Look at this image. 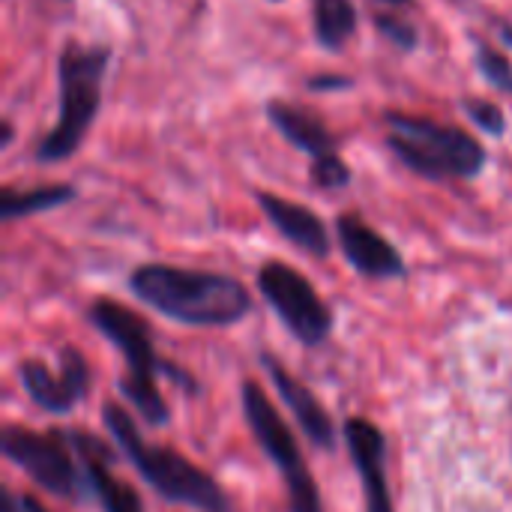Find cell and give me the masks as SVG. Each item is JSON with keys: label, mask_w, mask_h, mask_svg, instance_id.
Segmentation results:
<instances>
[{"label": "cell", "mask_w": 512, "mask_h": 512, "mask_svg": "<svg viewBox=\"0 0 512 512\" xmlns=\"http://www.w3.org/2000/svg\"><path fill=\"white\" fill-rule=\"evenodd\" d=\"M240 408H243V417H246L252 438L258 441L261 453L276 465V471L285 483L288 510L327 512L318 480L306 465V456L300 450L297 435L288 429V423L282 420V414L276 411V405L270 402V396L264 393V387L258 381L246 378L240 384Z\"/></svg>", "instance_id": "cell-6"}, {"label": "cell", "mask_w": 512, "mask_h": 512, "mask_svg": "<svg viewBox=\"0 0 512 512\" xmlns=\"http://www.w3.org/2000/svg\"><path fill=\"white\" fill-rule=\"evenodd\" d=\"M267 117L270 123L285 135V141H291L297 150L309 153L312 159H321V156H333L339 141L336 135L309 111L297 108V105H288V102H267Z\"/></svg>", "instance_id": "cell-15"}, {"label": "cell", "mask_w": 512, "mask_h": 512, "mask_svg": "<svg viewBox=\"0 0 512 512\" xmlns=\"http://www.w3.org/2000/svg\"><path fill=\"white\" fill-rule=\"evenodd\" d=\"M102 423L120 450V456L135 468V474L168 504L192 507L198 512H234L231 495L219 486L213 474L198 468L192 459L171 447L150 444L135 417L114 399L102 402Z\"/></svg>", "instance_id": "cell-3"}, {"label": "cell", "mask_w": 512, "mask_h": 512, "mask_svg": "<svg viewBox=\"0 0 512 512\" xmlns=\"http://www.w3.org/2000/svg\"><path fill=\"white\" fill-rule=\"evenodd\" d=\"M81 468L87 474L90 483V498L102 507V512H144L141 495L114 474V453L108 450L105 441H99L96 435L84 432V429H66Z\"/></svg>", "instance_id": "cell-13"}, {"label": "cell", "mask_w": 512, "mask_h": 512, "mask_svg": "<svg viewBox=\"0 0 512 512\" xmlns=\"http://www.w3.org/2000/svg\"><path fill=\"white\" fill-rule=\"evenodd\" d=\"M375 27L387 36V39H393L399 48H414L417 45V30L408 24V21H399V18H393V15H375Z\"/></svg>", "instance_id": "cell-21"}, {"label": "cell", "mask_w": 512, "mask_h": 512, "mask_svg": "<svg viewBox=\"0 0 512 512\" xmlns=\"http://www.w3.org/2000/svg\"><path fill=\"white\" fill-rule=\"evenodd\" d=\"M108 60H111V51L102 45L81 48L69 42L63 48L60 66H57L60 69V120L42 138L36 150L39 162L48 165V162L69 159L81 147L102 102V78H105Z\"/></svg>", "instance_id": "cell-5"}, {"label": "cell", "mask_w": 512, "mask_h": 512, "mask_svg": "<svg viewBox=\"0 0 512 512\" xmlns=\"http://www.w3.org/2000/svg\"><path fill=\"white\" fill-rule=\"evenodd\" d=\"M255 285L282 327L303 348H321L330 342L336 330V315L297 267L285 261H264L255 273Z\"/></svg>", "instance_id": "cell-8"}, {"label": "cell", "mask_w": 512, "mask_h": 512, "mask_svg": "<svg viewBox=\"0 0 512 512\" xmlns=\"http://www.w3.org/2000/svg\"><path fill=\"white\" fill-rule=\"evenodd\" d=\"M342 444L354 462L363 486L366 512H396L390 474H387V435L366 417H348L342 423Z\"/></svg>", "instance_id": "cell-10"}, {"label": "cell", "mask_w": 512, "mask_h": 512, "mask_svg": "<svg viewBox=\"0 0 512 512\" xmlns=\"http://www.w3.org/2000/svg\"><path fill=\"white\" fill-rule=\"evenodd\" d=\"M87 321L126 360V375L117 381V393L135 408V414L144 420V426H153V429L168 426L171 408L159 390V378H171L183 390H198V381L189 372H183L180 366L159 357L153 327L135 309L123 306L111 297H96L87 306Z\"/></svg>", "instance_id": "cell-2"}, {"label": "cell", "mask_w": 512, "mask_h": 512, "mask_svg": "<svg viewBox=\"0 0 512 512\" xmlns=\"http://www.w3.org/2000/svg\"><path fill=\"white\" fill-rule=\"evenodd\" d=\"M309 177L318 189H345L351 183V168L345 165V159L339 153H333V156L312 159Z\"/></svg>", "instance_id": "cell-19"}, {"label": "cell", "mask_w": 512, "mask_h": 512, "mask_svg": "<svg viewBox=\"0 0 512 512\" xmlns=\"http://www.w3.org/2000/svg\"><path fill=\"white\" fill-rule=\"evenodd\" d=\"M336 240L345 255V261L366 279H405L408 264L402 252L378 234L363 216L342 213L336 219Z\"/></svg>", "instance_id": "cell-12"}, {"label": "cell", "mask_w": 512, "mask_h": 512, "mask_svg": "<svg viewBox=\"0 0 512 512\" xmlns=\"http://www.w3.org/2000/svg\"><path fill=\"white\" fill-rule=\"evenodd\" d=\"M9 141H12V126H9V123H3V141H0V144H3V147H9Z\"/></svg>", "instance_id": "cell-25"}, {"label": "cell", "mask_w": 512, "mask_h": 512, "mask_svg": "<svg viewBox=\"0 0 512 512\" xmlns=\"http://www.w3.org/2000/svg\"><path fill=\"white\" fill-rule=\"evenodd\" d=\"M312 90H336V87H351V78H339V75H318L309 81Z\"/></svg>", "instance_id": "cell-22"}, {"label": "cell", "mask_w": 512, "mask_h": 512, "mask_svg": "<svg viewBox=\"0 0 512 512\" xmlns=\"http://www.w3.org/2000/svg\"><path fill=\"white\" fill-rule=\"evenodd\" d=\"M477 69L483 72V78L492 87H498L504 93H512V63L504 51H498L492 45H480L477 48Z\"/></svg>", "instance_id": "cell-18"}, {"label": "cell", "mask_w": 512, "mask_h": 512, "mask_svg": "<svg viewBox=\"0 0 512 512\" xmlns=\"http://www.w3.org/2000/svg\"><path fill=\"white\" fill-rule=\"evenodd\" d=\"M0 453L30 477L33 486L42 492L81 504L90 498V483L81 468V459L66 435V429L36 432L30 426L9 423L0 432Z\"/></svg>", "instance_id": "cell-7"}, {"label": "cell", "mask_w": 512, "mask_h": 512, "mask_svg": "<svg viewBox=\"0 0 512 512\" xmlns=\"http://www.w3.org/2000/svg\"><path fill=\"white\" fill-rule=\"evenodd\" d=\"M0 512H24V501L12 489H0Z\"/></svg>", "instance_id": "cell-23"}, {"label": "cell", "mask_w": 512, "mask_h": 512, "mask_svg": "<svg viewBox=\"0 0 512 512\" xmlns=\"http://www.w3.org/2000/svg\"><path fill=\"white\" fill-rule=\"evenodd\" d=\"M255 201L264 210V216L270 219V225L300 252H306L312 258H327L333 252V237L315 210H309L297 201H288L282 195H273V192H255Z\"/></svg>", "instance_id": "cell-14"}, {"label": "cell", "mask_w": 512, "mask_h": 512, "mask_svg": "<svg viewBox=\"0 0 512 512\" xmlns=\"http://www.w3.org/2000/svg\"><path fill=\"white\" fill-rule=\"evenodd\" d=\"M315 39L327 51H339L357 33V9L351 0H315Z\"/></svg>", "instance_id": "cell-17"}, {"label": "cell", "mask_w": 512, "mask_h": 512, "mask_svg": "<svg viewBox=\"0 0 512 512\" xmlns=\"http://www.w3.org/2000/svg\"><path fill=\"white\" fill-rule=\"evenodd\" d=\"M462 108L468 111V117L486 132V135H504L507 132V120H504V111L495 105V102H489V99H480V96H468V99H462Z\"/></svg>", "instance_id": "cell-20"}, {"label": "cell", "mask_w": 512, "mask_h": 512, "mask_svg": "<svg viewBox=\"0 0 512 512\" xmlns=\"http://www.w3.org/2000/svg\"><path fill=\"white\" fill-rule=\"evenodd\" d=\"M21 501H24V512H48L33 495H21Z\"/></svg>", "instance_id": "cell-24"}, {"label": "cell", "mask_w": 512, "mask_h": 512, "mask_svg": "<svg viewBox=\"0 0 512 512\" xmlns=\"http://www.w3.org/2000/svg\"><path fill=\"white\" fill-rule=\"evenodd\" d=\"M387 147L405 168L429 180H474L486 168V147L459 126H441L426 117L387 114Z\"/></svg>", "instance_id": "cell-4"}, {"label": "cell", "mask_w": 512, "mask_h": 512, "mask_svg": "<svg viewBox=\"0 0 512 512\" xmlns=\"http://www.w3.org/2000/svg\"><path fill=\"white\" fill-rule=\"evenodd\" d=\"M57 372L36 360L27 357L18 363V381L27 393V399L51 417H66L72 414L90 393L93 387V372L87 357L75 348V345H63L57 354Z\"/></svg>", "instance_id": "cell-9"}, {"label": "cell", "mask_w": 512, "mask_h": 512, "mask_svg": "<svg viewBox=\"0 0 512 512\" xmlns=\"http://www.w3.org/2000/svg\"><path fill=\"white\" fill-rule=\"evenodd\" d=\"M375 3H387V6H405V3H411V0H375Z\"/></svg>", "instance_id": "cell-26"}, {"label": "cell", "mask_w": 512, "mask_h": 512, "mask_svg": "<svg viewBox=\"0 0 512 512\" xmlns=\"http://www.w3.org/2000/svg\"><path fill=\"white\" fill-rule=\"evenodd\" d=\"M258 363H261V369H267V378H270L273 390L279 393L282 405L288 408V414L294 417V423L300 426L306 441L312 447L324 450V453L336 450V444L342 438V429H336L330 411L312 393V387H306L294 372H288V366L276 354H270V351H261Z\"/></svg>", "instance_id": "cell-11"}, {"label": "cell", "mask_w": 512, "mask_h": 512, "mask_svg": "<svg viewBox=\"0 0 512 512\" xmlns=\"http://www.w3.org/2000/svg\"><path fill=\"white\" fill-rule=\"evenodd\" d=\"M129 291L183 327L228 330L252 312V294L228 273L174 264H141L129 273Z\"/></svg>", "instance_id": "cell-1"}, {"label": "cell", "mask_w": 512, "mask_h": 512, "mask_svg": "<svg viewBox=\"0 0 512 512\" xmlns=\"http://www.w3.org/2000/svg\"><path fill=\"white\" fill-rule=\"evenodd\" d=\"M75 198V189L66 183H54V186H36V189H3L0 195V216L3 222L12 219H24L33 213H45V210H57L63 204H69Z\"/></svg>", "instance_id": "cell-16"}]
</instances>
